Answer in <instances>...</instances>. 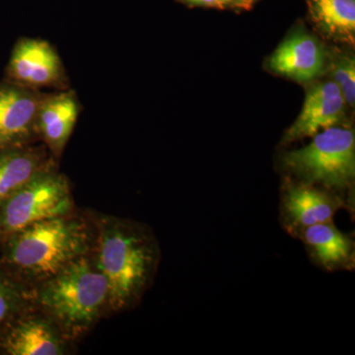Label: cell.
<instances>
[{
  "instance_id": "cell-1",
  "label": "cell",
  "mask_w": 355,
  "mask_h": 355,
  "mask_svg": "<svg viewBox=\"0 0 355 355\" xmlns=\"http://www.w3.org/2000/svg\"><path fill=\"white\" fill-rule=\"evenodd\" d=\"M97 261L108 284L109 306L120 311L139 301L157 268L159 250L144 226L118 218L99 223Z\"/></svg>"
},
{
  "instance_id": "cell-2",
  "label": "cell",
  "mask_w": 355,
  "mask_h": 355,
  "mask_svg": "<svg viewBox=\"0 0 355 355\" xmlns=\"http://www.w3.org/2000/svg\"><path fill=\"white\" fill-rule=\"evenodd\" d=\"M42 309L64 338L91 328L109 304L107 280L87 254L44 280L38 292Z\"/></svg>"
},
{
  "instance_id": "cell-3",
  "label": "cell",
  "mask_w": 355,
  "mask_h": 355,
  "mask_svg": "<svg viewBox=\"0 0 355 355\" xmlns=\"http://www.w3.org/2000/svg\"><path fill=\"white\" fill-rule=\"evenodd\" d=\"M7 258L17 270L41 282L87 254V225L69 214L37 222L10 236Z\"/></svg>"
},
{
  "instance_id": "cell-4",
  "label": "cell",
  "mask_w": 355,
  "mask_h": 355,
  "mask_svg": "<svg viewBox=\"0 0 355 355\" xmlns=\"http://www.w3.org/2000/svg\"><path fill=\"white\" fill-rule=\"evenodd\" d=\"M282 162L306 184L343 190L352 186L355 176L354 130L336 125L322 130L308 146L286 153Z\"/></svg>"
},
{
  "instance_id": "cell-5",
  "label": "cell",
  "mask_w": 355,
  "mask_h": 355,
  "mask_svg": "<svg viewBox=\"0 0 355 355\" xmlns=\"http://www.w3.org/2000/svg\"><path fill=\"white\" fill-rule=\"evenodd\" d=\"M71 207L67 178L46 166L0 207V234L10 237L37 222L69 214Z\"/></svg>"
},
{
  "instance_id": "cell-6",
  "label": "cell",
  "mask_w": 355,
  "mask_h": 355,
  "mask_svg": "<svg viewBox=\"0 0 355 355\" xmlns=\"http://www.w3.org/2000/svg\"><path fill=\"white\" fill-rule=\"evenodd\" d=\"M12 83L40 90L64 88V65L57 51L42 39L24 38L18 41L8 67Z\"/></svg>"
},
{
  "instance_id": "cell-7",
  "label": "cell",
  "mask_w": 355,
  "mask_h": 355,
  "mask_svg": "<svg viewBox=\"0 0 355 355\" xmlns=\"http://www.w3.org/2000/svg\"><path fill=\"white\" fill-rule=\"evenodd\" d=\"M44 95L12 81L0 85V146H20L38 135L37 116Z\"/></svg>"
},
{
  "instance_id": "cell-8",
  "label": "cell",
  "mask_w": 355,
  "mask_h": 355,
  "mask_svg": "<svg viewBox=\"0 0 355 355\" xmlns=\"http://www.w3.org/2000/svg\"><path fill=\"white\" fill-rule=\"evenodd\" d=\"M345 98L334 81L313 86L306 94L302 111L284 135V142L313 137L318 132L336 127L345 116Z\"/></svg>"
},
{
  "instance_id": "cell-9",
  "label": "cell",
  "mask_w": 355,
  "mask_h": 355,
  "mask_svg": "<svg viewBox=\"0 0 355 355\" xmlns=\"http://www.w3.org/2000/svg\"><path fill=\"white\" fill-rule=\"evenodd\" d=\"M282 200L286 226L297 235L309 226L331 222L336 212L345 207L342 198L308 184L287 187Z\"/></svg>"
},
{
  "instance_id": "cell-10",
  "label": "cell",
  "mask_w": 355,
  "mask_h": 355,
  "mask_svg": "<svg viewBox=\"0 0 355 355\" xmlns=\"http://www.w3.org/2000/svg\"><path fill=\"white\" fill-rule=\"evenodd\" d=\"M324 51L317 39L307 33H295L272 53L268 67L275 73L298 83H307L321 74L324 67Z\"/></svg>"
},
{
  "instance_id": "cell-11",
  "label": "cell",
  "mask_w": 355,
  "mask_h": 355,
  "mask_svg": "<svg viewBox=\"0 0 355 355\" xmlns=\"http://www.w3.org/2000/svg\"><path fill=\"white\" fill-rule=\"evenodd\" d=\"M79 112L80 106L72 91L44 95L37 116V132L55 155L67 146Z\"/></svg>"
},
{
  "instance_id": "cell-12",
  "label": "cell",
  "mask_w": 355,
  "mask_h": 355,
  "mask_svg": "<svg viewBox=\"0 0 355 355\" xmlns=\"http://www.w3.org/2000/svg\"><path fill=\"white\" fill-rule=\"evenodd\" d=\"M64 338L50 318L27 317L7 334L4 347L11 355H58L64 352Z\"/></svg>"
},
{
  "instance_id": "cell-13",
  "label": "cell",
  "mask_w": 355,
  "mask_h": 355,
  "mask_svg": "<svg viewBox=\"0 0 355 355\" xmlns=\"http://www.w3.org/2000/svg\"><path fill=\"white\" fill-rule=\"evenodd\" d=\"M298 236L308 248L311 257L326 270H342L354 265V242L333 222L309 226Z\"/></svg>"
},
{
  "instance_id": "cell-14",
  "label": "cell",
  "mask_w": 355,
  "mask_h": 355,
  "mask_svg": "<svg viewBox=\"0 0 355 355\" xmlns=\"http://www.w3.org/2000/svg\"><path fill=\"white\" fill-rule=\"evenodd\" d=\"M51 165L43 149L4 146L0 150V207L21 186Z\"/></svg>"
},
{
  "instance_id": "cell-15",
  "label": "cell",
  "mask_w": 355,
  "mask_h": 355,
  "mask_svg": "<svg viewBox=\"0 0 355 355\" xmlns=\"http://www.w3.org/2000/svg\"><path fill=\"white\" fill-rule=\"evenodd\" d=\"M311 20L329 38L354 43L355 0H306Z\"/></svg>"
},
{
  "instance_id": "cell-16",
  "label": "cell",
  "mask_w": 355,
  "mask_h": 355,
  "mask_svg": "<svg viewBox=\"0 0 355 355\" xmlns=\"http://www.w3.org/2000/svg\"><path fill=\"white\" fill-rule=\"evenodd\" d=\"M24 304V294L19 287L0 275V327L12 319Z\"/></svg>"
},
{
  "instance_id": "cell-17",
  "label": "cell",
  "mask_w": 355,
  "mask_h": 355,
  "mask_svg": "<svg viewBox=\"0 0 355 355\" xmlns=\"http://www.w3.org/2000/svg\"><path fill=\"white\" fill-rule=\"evenodd\" d=\"M334 83L338 86L349 106L355 103V62L354 58H340L334 67Z\"/></svg>"
},
{
  "instance_id": "cell-18",
  "label": "cell",
  "mask_w": 355,
  "mask_h": 355,
  "mask_svg": "<svg viewBox=\"0 0 355 355\" xmlns=\"http://www.w3.org/2000/svg\"><path fill=\"white\" fill-rule=\"evenodd\" d=\"M182 1L186 2V3L193 4V6L219 7V8L226 6L224 0H182Z\"/></svg>"
},
{
  "instance_id": "cell-19",
  "label": "cell",
  "mask_w": 355,
  "mask_h": 355,
  "mask_svg": "<svg viewBox=\"0 0 355 355\" xmlns=\"http://www.w3.org/2000/svg\"><path fill=\"white\" fill-rule=\"evenodd\" d=\"M226 6H240V4L244 3L242 0H224Z\"/></svg>"
},
{
  "instance_id": "cell-20",
  "label": "cell",
  "mask_w": 355,
  "mask_h": 355,
  "mask_svg": "<svg viewBox=\"0 0 355 355\" xmlns=\"http://www.w3.org/2000/svg\"><path fill=\"white\" fill-rule=\"evenodd\" d=\"M243 2H248L249 0H242Z\"/></svg>"
}]
</instances>
